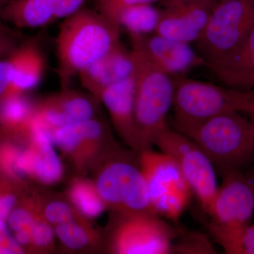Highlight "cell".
I'll list each match as a JSON object with an SVG mask.
<instances>
[{"instance_id":"7","label":"cell","mask_w":254,"mask_h":254,"mask_svg":"<svg viewBox=\"0 0 254 254\" xmlns=\"http://www.w3.org/2000/svg\"><path fill=\"white\" fill-rule=\"evenodd\" d=\"M110 236L112 253L171 254L176 230L155 214L116 213Z\"/></svg>"},{"instance_id":"33","label":"cell","mask_w":254,"mask_h":254,"mask_svg":"<svg viewBox=\"0 0 254 254\" xmlns=\"http://www.w3.org/2000/svg\"><path fill=\"white\" fill-rule=\"evenodd\" d=\"M245 113L249 115V118L254 123V91L253 92V95H252V98H251L250 103H249Z\"/></svg>"},{"instance_id":"30","label":"cell","mask_w":254,"mask_h":254,"mask_svg":"<svg viewBox=\"0 0 254 254\" xmlns=\"http://www.w3.org/2000/svg\"><path fill=\"white\" fill-rule=\"evenodd\" d=\"M23 43L22 36L15 29L0 36V60L11 57Z\"/></svg>"},{"instance_id":"34","label":"cell","mask_w":254,"mask_h":254,"mask_svg":"<svg viewBox=\"0 0 254 254\" xmlns=\"http://www.w3.org/2000/svg\"><path fill=\"white\" fill-rule=\"evenodd\" d=\"M13 28L10 27L9 25L0 19V36L11 31Z\"/></svg>"},{"instance_id":"32","label":"cell","mask_w":254,"mask_h":254,"mask_svg":"<svg viewBox=\"0 0 254 254\" xmlns=\"http://www.w3.org/2000/svg\"><path fill=\"white\" fill-rule=\"evenodd\" d=\"M219 0H163L162 4H166V3L180 2V3H195V4H200L205 5L208 7L213 9Z\"/></svg>"},{"instance_id":"2","label":"cell","mask_w":254,"mask_h":254,"mask_svg":"<svg viewBox=\"0 0 254 254\" xmlns=\"http://www.w3.org/2000/svg\"><path fill=\"white\" fill-rule=\"evenodd\" d=\"M131 51L139 153L151 148L159 135L168 128L167 117L173 107L175 81L141 52L132 48Z\"/></svg>"},{"instance_id":"35","label":"cell","mask_w":254,"mask_h":254,"mask_svg":"<svg viewBox=\"0 0 254 254\" xmlns=\"http://www.w3.org/2000/svg\"><path fill=\"white\" fill-rule=\"evenodd\" d=\"M245 175L247 178L248 179L249 182H250L251 185H252V189H253L254 191V167Z\"/></svg>"},{"instance_id":"4","label":"cell","mask_w":254,"mask_h":254,"mask_svg":"<svg viewBox=\"0 0 254 254\" xmlns=\"http://www.w3.org/2000/svg\"><path fill=\"white\" fill-rule=\"evenodd\" d=\"M99 163L94 183L107 208L115 213L155 214L138 157L116 148Z\"/></svg>"},{"instance_id":"27","label":"cell","mask_w":254,"mask_h":254,"mask_svg":"<svg viewBox=\"0 0 254 254\" xmlns=\"http://www.w3.org/2000/svg\"><path fill=\"white\" fill-rule=\"evenodd\" d=\"M41 210L43 218L55 226L64 222L76 220L73 209L63 200L50 201L43 209L41 207Z\"/></svg>"},{"instance_id":"5","label":"cell","mask_w":254,"mask_h":254,"mask_svg":"<svg viewBox=\"0 0 254 254\" xmlns=\"http://www.w3.org/2000/svg\"><path fill=\"white\" fill-rule=\"evenodd\" d=\"M240 112L210 119L189 135L220 171L242 170L254 160V123Z\"/></svg>"},{"instance_id":"23","label":"cell","mask_w":254,"mask_h":254,"mask_svg":"<svg viewBox=\"0 0 254 254\" xmlns=\"http://www.w3.org/2000/svg\"><path fill=\"white\" fill-rule=\"evenodd\" d=\"M55 232L62 245L70 250H83L95 240L94 231L76 220L56 225Z\"/></svg>"},{"instance_id":"37","label":"cell","mask_w":254,"mask_h":254,"mask_svg":"<svg viewBox=\"0 0 254 254\" xmlns=\"http://www.w3.org/2000/svg\"><path fill=\"white\" fill-rule=\"evenodd\" d=\"M10 0H0V11L9 3Z\"/></svg>"},{"instance_id":"28","label":"cell","mask_w":254,"mask_h":254,"mask_svg":"<svg viewBox=\"0 0 254 254\" xmlns=\"http://www.w3.org/2000/svg\"><path fill=\"white\" fill-rule=\"evenodd\" d=\"M212 254L215 253L210 242L200 234L190 235L172 246L171 253Z\"/></svg>"},{"instance_id":"25","label":"cell","mask_w":254,"mask_h":254,"mask_svg":"<svg viewBox=\"0 0 254 254\" xmlns=\"http://www.w3.org/2000/svg\"><path fill=\"white\" fill-rule=\"evenodd\" d=\"M157 1L158 0H96L95 9L110 21L117 23L119 15L127 8L137 4H153Z\"/></svg>"},{"instance_id":"21","label":"cell","mask_w":254,"mask_h":254,"mask_svg":"<svg viewBox=\"0 0 254 254\" xmlns=\"http://www.w3.org/2000/svg\"><path fill=\"white\" fill-rule=\"evenodd\" d=\"M160 9L153 4H141L123 10L117 23L125 28L129 35H146L155 33L158 25Z\"/></svg>"},{"instance_id":"24","label":"cell","mask_w":254,"mask_h":254,"mask_svg":"<svg viewBox=\"0 0 254 254\" xmlns=\"http://www.w3.org/2000/svg\"><path fill=\"white\" fill-rule=\"evenodd\" d=\"M23 183L0 176V220L7 222L13 209L22 194Z\"/></svg>"},{"instance_id":"38","label":"cell","mask_w":254,"mask_h":254,"mask_svg":"<svg viewBox=\"0 0 254 254\" xmlns=\"http://www.w3.org/2000/svg\"><path fill=\"white\" fill-rule=\"evenodd\" d=\"M219 1H221V0H219Z\"/></svg>"},{"instance_id":"22","label":"cell","mask_w":254,"mask_h":254,"mask_svg":"<svg viewBox=\"0 0 254 254\" xmlns=\"http://www.w3.org/2000/svg\"><path fill=\"white\" fill-rule=\"evenodd\" d=\"M208 231L227 254H254V223L242 230L228 231L210 222Z\"/></svg>"},{"instance_id":"31","label":"cell","mask_w":254,"mask_h":254,"mask_svg":"<svg viewBox=\"0 0 254 254\" xmlns=\"http://www.w3.org/2000/svg\"><path fill=\"white\" fill-rule=\"evenodd\" d=\"M14 75V66L10 58L0 60V100L6 93Z\"/></svg>"},{"instance_id":"11","label":"cell","mask_w":254,"mask_h":254,"mask_svg":"<svg viewBox=\"0 0 254 254\" xmlns=\"http://www.w3.org/2000/svg\"><path fill=\"white\" fill-rule=\"evenodd\" d=\"M132 49L146 56L172 77L182 76L190 69L205 66V61L190 43L174 41L153 33L129 35Z\"/></svg>"},{"instance_id":"19","label":"cell","mask_w":254,"mask_h":254,"mask_svg":"<svg viewBox=\"0 0 254 254\" xmlns=\"http://www.w3.org/2000/svg\"><path fill=\"white\" fill-rule=\"evenodd\" d=\"M9 58L14 75L6 93L23 94L38 86L44 71L45 60L36 41L23 42Z\"/></svg>"},{"instance_id":"12","label":"cell","mask_w":254,"mask_h":254,"mask_svg":"<svg viewBox=\"0 0 254 254\" xmlns=\"http://www.w3.org/2000/svg\"><path fill=\"white\" fill-rule=\"evenodd\" d=\"M88 0H10L0 11V19L19 28L46 27L64 19Z\"/></svg>"},{"instance_id":"9","label":"cell","mask_w":254,"mask_h":254,"mask_svg":"<svg viewBox=\"0 0 254 254\" xmlns=\"http://www.w3.org/2000/svg\"><path fill=\"white\" fill-rule=\"evenodd\" d=\"M222 185L218 187L208 213L217 226L237 231L248 226L254 213V191L242 170L220 171Z\"/></svg>"},{"instance_id":"17","label":"cell","mask_w":254,"mask_h":254,"mask_svg":"<svg viewBox=\"0 0 254 254\" xmlns=\"http://www.w3.org/2000/svg\"><path fill=\"white\" fill-rule=\"evenodd\" d=\"M133 69L131 51L120 42L78 75L83 86L99 101L100 95L105 88L131 77Z\"/></svg>"},{"instance_id":"14","label":"cell","mask_w":254,"mask_h":254,"mask_svg":"<svg viewBox=\"0 0 254 254\" xmlns=\"http://www.w3.org/2000/svg\"><path fill=\"white\" fill-rule=\"evenodd\" d=\"M155 33L160 36L190 43L196 42L204 31L211 8L195 3L162 4Z\"/></svg>"},{"instance_id":"18","label":"cell","mask_w":254,"mask_h":254,"mask_svg":"<svg viewBox=\"0 0 254 254\" xmlns=\"http://www.w3.org/2000/svg\"><path fill=\"white\" fill-rule=\"evenodd\" d=\"M225 86L244 90L254 87V28L231 53L206 65Z\"/></svg>"},{"instance_id":"3","label":"cell","mask_w":254,"mask_h":254,"mask_svg":"<svg viewBox=\"0 0 254 254\" xmlns=\"http://www.w3.org/2000/svg\"><path fill=\"white\" fill-rule=\"evenodd\" d=\"M173 107L176 131L188 136L197 127L220 114L245 113L254 91L177 76Z\"/></svg>"},{"instance_id":"26","label":"cell","mask_w":254,"mask_h":254,"mask_svg":"<svg viewBox=\"0 0 254 254\" xmlns=\"http://www.w3.org/2000/svg\"><path fill=\"white\" fill-rule=\"evenodd\" d=\"M55 232L51 224L41 213L37 218L31 231V247L37 250H50L54 243Z\"/></svg>"},{"instance_id":"13","label":"cell","mask_w":254,"mask_h":254,"mask_svg":"<svg viewBox=\"0 0 254 254\" xmlns=\"http://www.w3.org/2000/svg\"><path fill=\"white\" fill-rule=\"evenodd\" d=\"M93 95L68 88L35 105L34 114L52 132L58 128L82 123L95 118L97 109Z\"/></svg>"},{"instance_id":"29","label":"cell","mask_w":254,"mask_h":254,"mask_svg":"<svg viewBox=\"0 0 254 254\" xmlns=\"http://www.w3.org/2000/svg\"><path fill=\"white\" fill-rule=\"evenodd\" d=\"M25 250L11 235L6 222L0 220V254H24Z\"/></svg>"},{"instance_id":"10","label":"cell","mask_w":254,"mask_h":254,"mask_svg":"<svg viewBox=\"0 0 254 254\" xmlns=\"http://www.w3.org/2000/svg\"><path fill=\"white\" fill-rule=\"evenodd\" d=\"M51 138L53 143L81 169L91 163L95 155L100 160L116 148L107 127L97 118L57 128L52 132Z\"/></svg>"},{"instance_id":"1","label":"cell","mask_w":254,"mask_h":254,"mask_svg":"<svg viewBox=\"0 0 254 254\" xmlns=\"http://www.w3.org/2000/svg\"><path fill=\"white\" fill-rule=\"evenodd\" d=\"M121 28L95 9H81L64 18L56 39V71L62 88L120 43Z\"/></svg>"},{"instance_id":"6","label":"cell","mask_w":254,"mask_h":254,"mask_svg":"<svg viewBox=\"0 0 254 254\" xmlns=\"http://www.w3.org/2000/svg\"><path fill=\"white\" fill-rule=\"evenodd\" d=\"M254 28V0L219 1L195 42L205 66L231 53Z\"/></svg>"},{"instance_id":"36","label":"cell","mask_w":254,"mask_h":254,"mask_svg":"<svg viewBox=\"0 0 254 254\" xmlns=\"http://www.w3.org/2000/svg\"><path fill=\"white\" fill-rule=\"evenodd\" d=\"M6 137V133H5L4 131H3L2 128H1V127H0V145H1V142L4 141Z\"/></svg>"},{"instance_id":"8","label":"cell","mask_w":254,"mask_h":254,"mask_svg":"<svg viewBox=\"0 0 254 254\" xmlns=\"http://www.w3.org/2000/svg\"><path fill=\"white\" fill-rule=\"evenodd\" d=\"M154 145L176 160L190 190L207 213L218 189L215 165L208 155L191 138L168 127Z\"/></svg>"},{"instance_id":"16","label":"cell","mask_w":254,"mask_h":254,"mask_svg":"<svg viewBox=\"0 0 254 254\" xmlns=\"http://www.w3.org/2000/svg\"><path fill=\"white\" fill-rule=\"evenodd\" d=\"M99 101L108 110L119 135L133 151L138 153L133 76L105 88L100 95Z\"/></svg>"},{"instance_id":"15","label":"cell","mask_w":254,"mask_h":254,"mask_svg":"<svg viewBox=\"0 0 254 254\" xmlns=\"http://www.w3.org/2000/svg\"><path fill=\"white\" fill-rule=\"evenodd\" d=\"M138 158L148 186L150 205L157 198L173 192L192 193L173 157L147 148L138 153Z\"/></svg>"},{"instance_id":"20","label":"cell","mask_w":254,"mask_h":254,"mask_svg":"<svg viewBox=\"0 0 254 254\" xmlns=\"http://www.w3.org/2000/svg\"><path fill=\"white\" fill-rule=\"evenodd\" d=\"M68 196L83 218H98L107 208L95 183L84 179H76L72 182L68 189Z\"/></svg>"}]
</instances>
